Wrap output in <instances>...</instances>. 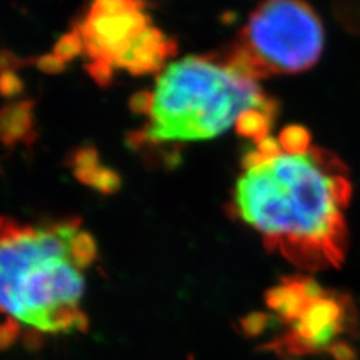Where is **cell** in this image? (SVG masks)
<instances>
[{"label":"cell","instance_id":"cell-8","mask_svg":"<svg viewBox=\"0 0 360 360\" xmlns=\"http://www.w3.org/2000/svg\"><path fill=\"white\" fill-rule=\"evenodd\" d=\"M269 324V315L264 312H251L240 320V330L246 336L262 335Z\"/></svg>","mask_w":360,"mask_h":360},{"label":"cell","instance_id":"cell-9","mask_svg":"<svg viewBox=\"0 0 360 360\" xmlns=\"http://www.w3.org/2000/svg\"><path fill=\"white\" fill-rule=\"evenodd\" d=\"M329 353L333 356L335 360H354V357H356L353 347H350L348 345V342H344V341L335 342L329 348Z\"/></svg>","mask_w":360,"mask_h":360},{"label":"cell","instance_id":"cell-1","mask_svg":"<svg viewBox=\"0 0 360 360\" xmlns=\"http://www.w3.org/2000/svg\"><path fill=\"white\" fill-rule=\"evenodd\" d=\"M98 245L80 218L0 217V348L84 333Z\"/></svg>","mask_w":360,"mask_h":360},{"label":"cell","instance_id":"cell-6","mask_svg":"<svg viewBox=\"0 0 360 360\" xmlns=\"http://www.w3.org/2000/svg\"><path fill=\"white\" fill-rule=\"evenodd\" d=\"M352 302L338 292L326 291L311 300L299 317L287 324V333L267 347L291 356L324 352L336 342V338L348 330Z\"/></svg>","mask_w":360,"mask_h":360},{"label":"cell","instance_id":"cell-3","mask_svg":"<svg viewBox=\"0 0 360 360\" xmlns=\"http://www.w3.org/2000/svg\"><path fill=\"white\" fill-rule=\"evenodd\" d=\"M143 137L155 144L218 139L257 111H270L257 72L243 59L185 56L167 63L143 98Z\"/></svg>","mask_w":360,"mask_h":360},{"label":"cell","instance_id":"cell-5","mask_svg":"<svg viewBox=\"0 0 360 360\" xmlns=\"http://www.w3.org/2000/svg\"><path fill=\"white\" fill-rule=\"evenodd\" d=\"M323 21L303 0H264L243 30V60L252 70L296 74L321 58Z\"/></svg>","mask_w":360,"mask_h":360},{"label":"cell","instance_id":"cell-2","mask_svg":"<svg viewBox=\"0 0 360 360\" xmlns=\"http://www.w3.org/2000/svg\"><path fill=\"white\" fill-rule=\"evenodd\" d=\"M348 182L324 155L287 150L272 141L248 160L233 207L270 250L305 269L342 262Z\"/></svg>","mask_w":360,"mask_h":360},{"label":"cell","instance_id":"cell-7","mask_svg":"<svg viewBox=\"0 0 360 360\" xmlns=\"http://www.w3.org/2000/svg\"><path fill=\"white\" fill-rule=\"evenodd\" d=\"M326 291L328 290L311 278H287L266 292V305L281 321L290 324L299 317L311 300L323 296Z\"/></svg>","mask_w":360,"mask_h":360},{"label":"cell","instance_id":"cell-4","mask_svg":"<svg viewBox=\"0 0 360 360\" xmlns=\"http://www.w3.org/2000/svg\"><path fill=\"white\" fill-rule=\"evenodd\" d=\"M65 49L82 53L87 71L104 84L117 72H161L174 44L158 29L143 0H90Z\"/></svg>","mask_w":360,"mask_h":360}]
</instances>
